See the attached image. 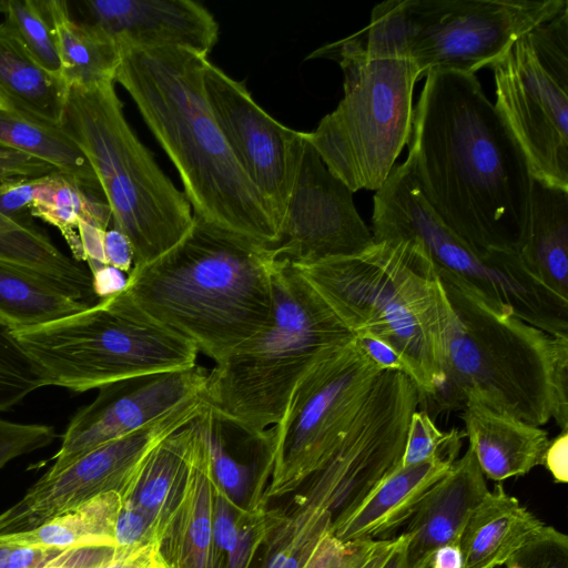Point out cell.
Segmentation results:
<instances>
[{
    "instance_id": "836d02e7",
    "label": "cell",
    "mask_w": 568,
    "mask_h": 568,
    "mask_svg": "<svg viewBox=\"0 0 568 568\" xmlns=\"http://www.w3.org/2000/svg\"><path fill=\"white\" fill-rule=\"evenodd\" d=\"M0 12L4 17L3 22L34 59L45 70L62 79L61 63L43 0L0 1Z\"/></svg>"
},
{
    "instance_id": "4dcf8cb0",
    "label": "cell",
    "mask_w": 568,
    "mask_h": 568,
    "mask_svg": "<svg viewBox=\"0 0 568 568\" xmlns=\"http://www.w3.org/2000/svg\"><path fill=\"white\" fill-rule=\"evenodd\" d=\"M121 504L118 493H105L48 519L31 530L3 535L0 539L29 547L114 548V527Z\"/></svg>"
},
{
    "instance_id": "7dc6e473",
    "label": "cell",
    "mask_w": 568,
    "mask_h": 568,
    "mask_svg": "<svg viewBox=\"0 0 568 568\" xmlns=\"http://www.w3.org/2000/svg\"><path fill=\"white\" fill-rule=\"evenodd\" d=\"M542 465L550 471L557 483L568 480V430H561L550 439Z\"/></svg>"
},
{
    "instance_id": "681fc988",
    "label": "cell",
    "mask_w": 568,
    "mask_h": 568,
    "mask_svg": "<svg viewBox=\"0 0 568 568\" xmlns=\"http://www.w3.org/2000/svg\"><path fill=\"white\" fill-rule=\"evenodd\" d=\"M355 339L368 357L383 371L395 369L405 373L404 364L388 345L371 337H355Z\"/></svg>"
},
{
    "instance_id": "74e56055",
    "label": "cell",
    "mask_w": 568,
    "mask_h": 568,
    "mask_svg": "<svg viewBox=\"0 0 568 568\" xmlns=\"http://www.w3.org/2000/svg\"><path fill=\"white\" fill-rule=\"evenodd\" d=\"M464 437L465 432L456 428L442 432L427 412L415 410L410 416L400 466L428 460Z\"/></svg>"
},
{
    "instance_id": "9a60e30c",
    "label": "cell",
    "mask_w": 568,
    "mask_h": 568,
    "mask_svg": "<svg viewBox=\"0 0 568 568\" xmlns=\"http://www.w3.org/2000/svg\"><path fill=\"white\" fill-rule=\"evenodd\" d=\"M204 91L233 155L281 229L304 132L274 120L255 102L244 82L210 61L204 71Z\"/></svg>"
},
{
    "instance_id": "d6a6232c",
    "label": "cell",
    "mask_w": 568,
    "mask_h": 568,
    "mask_svg": "<svg viewBox=\"0 0 568 568\" xmlns=\"http://www.w3.org/2000/svg\"><path fill=\"white\" fill-rule=\"evenodd\" d=\"M29 212L61 232L78 262L84 261L78 232L80 222L85 220L103 230H108L111 222V212L103 199L59 171L41 176Z\"/></svg>"
},
{
    "instance_id": "1f68e13d",
    "label": "cell",
    "mask_w": 568,
    "mask_h": 568,
    "mask_svg": "<svg viewBox=\"0 0 568 568\" xmlns=\"http://www.w3.org/2000/svg\"><path fill=\"white\" fill-rule=\"evenodd\" d=\"M0 258L49 274L99 302L90 270L62 253L31 214L10 216L0 212Z\"/></svg>"
},
{
    "instance_id": "9c48e42d",
    "label": "cell",
    "mask_w": 568,
    "mask_h": 568,
    "mask_svg": "<svg viewBox=\"0 0 568 568\" xmlns=\"http://www.w3.org/2000/svg\"><path fill=\"white\" fill-rule=\"evenodd\" d=\"M373 241H412L442 281L470 292L493 310L555 336H568V302L540 285L520 258L481 255L450 230L420 193L407 164L394 165L374 195Z\"/></svg>"
},
{
    "instance_id": "2e32d148",
    "label": "cell",
    "mask_w": 568,
    "mask_h": 568,
    "mask_svg": "<svg viewBox=\"0 0 568 568\" xmlns=\"http://www.w3.org/2000/svg\"><path fill=\"white\" fill-rule=\"evenodd\" d=\"M353 194L329 172L304 132L274 256L303 265L371 246L372 231L359 216Z\"/></svg>"
},
{
    "instance_id": "b9f144b4",
    "label": "cell",
    "mask_w": 568,
    "mask_h": 568,
    "mask_svg": "<svg viewBox=\"0 0 568 568\" xmlns=\"http://www.w3.org/2000/svg\"><path fill=\"white\" fill-rule=\"evenodd\" d=\"M372 541H343L333 532H328L301 568H352L363 557Z\"/></svg>"
},
{
    "instance_id": "e575fe53",
    "label": "cell",
    "mask_w": 568,
    "mask_h": 568,
    "mask_svg": "<svg viewBox=\"0 0 568 568\" xmlns=\"http://www.w3.org/2000/svg\"><path fill=\"white\" fill-rule=\"evenodd\" d=\"M49 382L36 361L0 320V412L8 410Z\"/></svg>"
},
{
    "instance_id": "6da1fadb",
    "label": "cell",
    "mask_w": 568,
    "mask_h": 568,
    "mask_svg": "<svg viewBox=\"0 0 568 568\" xmlns=\"http://www.w3.org/2000/svg\"><path fill=\"white\" fill-rule=\"evenodd\" d=\"M405 160L438 217L476 252L519 257L532 175L510 129L475 74H426Z\"/></svg>"
},
{
    "instance_id": "8992f818",
    "label": "cell",
    "mask_w": 568,
    "mask_h": 568,
    "mask_svg": "<svg viewBox=\"0 0 568 568\" xmlns=\"http://www.w3.org/2000/svg\"><path fill=\"white\" fill-rule=\"evenodd\" d=\"M272 288L267 327L216 362L204 388L210 408L255 432L278 423L314 363L354 338L294 264L275 257Z\"/></svg>"
},
{
    "instance_id": "8d00e7d4",
    "label": "cell",
    "mask_w": 568,
    "mask_h": 568,
    "mask_svg": "<svg viewBox=\"0 0 568 568\" xmlns=\"http://www.w3.org/2000/svg\"><path fill=\"white\" fill-rule=\"evenodd\" d=\"M280 516L281 507L242 510L234 534L215 551V568H252Z\"/></svg>"
},
{
    "instance_id": "e0dca14e",
    "label": "cell",
    "mask_w": 568,
    "mask_h": 568,
    "mask_svg": "<svg viewBox=\"0 0 568 568\" xmlns=\"http://www.w3.org/2000/svg\"><path fill=\"white\" fill-rule=\"evenodd\" d=\"M207 372L186 369L121 379L98 388V396L69 423L52 466L57 473L83 454L126 436L204 393Z\"/></svg>"
},
{
    "instance_id": "f907efd6",
    "label": "cell",
    "mask_w": 568,
    "mask_h": 568,
    "mask_svg": "<svg viewBox=\"0 0 568 568\" xmlns=\"http://www.w3.org/2000/svg\"><path fill=\"white\" fill-rule=\"evenodd\" d=\"M395 544L396 538L374 539L363 557L352 568H381Z\"/></svg>"
},
{
    "instance_id": "d590c367",
    "label": "cell",
    "mask_w": 568,
    "mask_h": 568,
    "mask_svg": "<svg viewBox=\"0 0 568 568\" xmlns=\"http://www.w3.org/2000/svg\"><path fill=\"white\" fill-rule=\"evenodd\" d=\"M113 557V547L73 549L29 547L0 539V568H101Z\"/></svg>"
},
{
    "instance_id": "cb8c5ba5",
    "label": "cell",
    "mask_w": 568,
    "mask_h": 568,
    "mask_svg": "<svg viewBox=\"0 0 568 568\" xmlns=\"http://www.w3.org/2000/svg\"><path fill=\"white\" fill-rule=\"evenodd\" d=\"M516 252L540 285L568 302V190L532 179L529 217Z\"/></svg>"
},
{
    "instance_id": "ab89813d",
    "label": "cell",
    "mask_w": 568,
    "mask_h": 568,
    "mask_svg": "<svg viewBox=\"0 0 568 568\" xmlns=\"http://www.w3.org/2000/svg\"><path fill=\"white\" fill-rule=\"evenodd\" d=\"M162 530V526L153 516L122 503L114 527L113 555L159 545Z\"/></svg>"
},
{
    "instance_id": "db71d44e",
    "label": "cell",
    "mask_w": 568,
    "mask_h": 568,
    "mask_svg": "<svg viewBox=\"0 0 568 568\" xmlns=\"http://www.w3.org/2000/svg\"><path fill=\"white\" fill-rule=\"evenodd\" d=\"M0 109L1 110H7V109H10V108H9V105L3 100L0 99Z\"/></svg>"
},
{
    "instance_id": "c3c4849f",
    "label": "cell",
    "mask_w": 568,
    "mask_h": 568,
    "mask_svg": "<svg viewBox=\"0 0 568 568\" xmlns=\"http://www.w3.org/2000/svg\"><path fill=\"white\" fill-rule=\"evenodd\" d=\"M93 291L100 300L111 296L126 286L124 273L104 264L90 265Z\"/></svg>"
},
{
    "instance_id": "4316f807",
    "label": "cell",
    "mask_w": 568,
    "mask_h": 568,
    "mask_svg": "<svg viewBox=\"0 0 568 568\" xmlns=\"http://www.w3.org/2000/svg\"><path fill=\"white\" fill-rule=\"evenodd\" d=\"M94 304L49 274L0 258V320L14 329L41 326Z\"/></svg>"
},
{
    "instance_id": "277c9868",
    "label": "cell",
    "mask_w": 568,
    "mask_h": 568,
    "mask_svg": "<svg viewBox=\"0 0 568 568\" xmlns=\"http://www.w3.org/2000/svg\"><path fill=\"white\" fill-rule=\"evenodd\" d=\"M275 256L194 221L155 261L132 267L124 290L152 318L215 363L267 327Z\"/></svg>"
},
{
    "instance_id": "f35d334b",
    "label": "cell",
    "mask_w": 568,
    "mask_h": 568,
    "mask_svg": "<svg viewBox=\"0 0 568 568\" xmlns=\"http://www.w3.org/2000/svg\"><path fill=\"white\" fill-rule=\"evenodd\" d=\"M504 566L506 568H568V537L556 528L545 525Z\"/></svg>"
},
{
    "instance_id": "f546056e",
    "label": "cell",
    "mask_w": 568,
    "mask_h": 568,
    "mask_svg": "<svg viewBox=\"0 0 568 568\" xmlns=\"http://www.w3.org/2000/svg\"><path fill=\"white\" fill-rule=\"evenodd\" d=\"M0 148L31 155L103 199L88 159L61 126L17 110L0 109Z\"/></svg>"
},
{
    "instance_id": "ac0fdd59",
    "label": "cell",
    "mask_w": 568,
    "mask_h": 568,
    "mask_svg": "<svg viewBox=\"0 0 568 568\" xmlns=\"http://www.w3.org/2000/svg\"><path fill=\"white\" fill-rule=\"evenodd\" d=\"M78 6L82 21L118 47H180L207 57L219 39L214 16L193 0H85Z\"/></svg>"
},
{
    "instance_id": "ee69618b",
    "label": "cell",
    "mask_w": 568,
    "mask_h": 568,
    "mask_svg": "<svg viewBox=\"0 0 568 568\" xmlns=\"http://www.w3.org/2000/svg\"><path fill=\"white\" fill-rule=\"evenodd\" d=\"M53 171L51 165L31 155L0 148V182L16 178H38Z\"/></svg>"
},
{
    "instance_id": "7a4b0ae2",
    "label": "cell",
    "mask_w": 568,
    "mask_h": 568,
    "mask_svg": "<svg viewBox=\"0 0 568 568\" xmlns=\"http://www.w3.org/2000/svg\"><path fill=\"white\" fill-rule=\"evenodd\" d=\"M114 81L130 94L174 164L194 221L229 237L272 250L280 229L248 180L210 109L209 59L180 47H119Z\"/></svg>"
},
{
    "instance_id": "816d5d0a",
    "label": "cell",
    "mask_w": 568,
    "mask_h": 568,
    "mask_svg": "<svg viewBox=\"0 0 568 568\" xmlns=\"http://www.w3.org/2000/svg\"><path fill=\"white\" fill-rule=\"evenodd\" d=\"M407 541L408 535L406 532L396 537V544L381 568H429L428 561L415 562L407 558Z\"/></svg>"
},
{
    "instance_id": "30bf717a",
    "label": "cell",
    "mask_w": 568,
    "mask_h": 568,
    "mask_svg": "<svg viewBox=\"0 0 568 568\" xmlns=\"http://www.w3.org/2000/svg\"><path fill=\"white\" fill-rule=\"evenodd\" d=\"M318 58L341 65L344 97L306 139L353 193L377 191L409 142L418 72L407 59H368L324 45L306 57Z\"/></svg>"
},
{
    "instance_id": "44dd1931",
    "label": "cell",
    "mask_w": 568,
    "mask_h": 568,
    "mask_svg": "<svg viewBox=\"0 0 568 568\" xmlns=\"http://www.w3.org/2000/svg\"><path fill=\"white\" fill-rule=\"evenodd\" d=\"M463 439L423 463L399 466L334 531L343 541L374 540L407 523L427 490L457 459Z\"/></svg>"
},
{
    "instance_id": "484cf974",
    "label": "cell",
    "mask_w": 568,
    "mask_h": 568,
    "mask_svg": "<svg viewBox=\"0 0 568 568\" xmlns=\"http://www.w3.org/2000/svg\"><path fill=\"white\" fill-rule=\"evenodd\" d=\"M544 527L539 518L498 484L466 524L459 540L462 568L504 566Z\"/></svg>"
},
{
    "instance_id": "60d3db41",
    "label": "cell",
    "mask_w": 568,
    "mask_h": 568,
    "mask_svg": "<svg viewBox=\"0 0 568 568\" xmlns=\"http://www.w3.org/2000/svg\"><path fill=\"white\" fill-rule=\"evenodd\" d=\"M54 437V429L49 425L0 418V469L17 457L49 446Z\"/></svg>"
},
{
    "instance_id": "8fae6325",
    "label": "cell",
    "mask_w": 568,
    "mask_h": 568,
    "mask_svg": "<svg viewBox=\"0 0 568 568\" xmlns=\"http://www.w3.org/2000/svg\"><path fill=\"white\" fill-rule=\"evenodd\" d=\"M488 68L495 106L532 178L568 190V7L516 40Z\"/></svg>"
},
{
    "instance_id": "ffe728a7",
    "label": "cell",
    "mask_w": 568,
    "mask_h": 568,
    "mask_svg": "<svg viewBox=\"0 0 568 568\" xmlns=\"http://www.w3.org/2000/svg\"><path fill=\"white\" fill-rule=\"evenodd\" d=\"M485 476L470 449L424 495L407 520V558L430 562L436 549L458 544L468 519L489 494Z\"/></svg>"
},
{
    "instance_id": "4fadbf2b",
    "label": "cell",
    "mask_w": 568,
    "mask_h": 568,
    "mask_svg": "<svg viewBox=\"0 0 568 568\" xmlns=\"http://www.w3.org/2000/svg\"><path fill=\"white\" fill-rule=\"evenodd\" d=\"M567 0H405L406 50L418 80L430 71L475 74Z\"/></svg>"
},
{
    "instance_id": "f5cc1de1",
    "label": "cell",
    "mask_w": 568,
    "mask_h": 568,
    "mask_svg": "<svg viewBox=\"0 0 568 568\" xmlns=\"http://www.w3.org/2000/svg\"><path fill=\"white\" fill-rule=\"evenodd\" d=\"M463 556L458 544L439 547L432 556L429 568H462Z\"/></svg>"
},
{
    "instance_id": "7402d4cb",
    "label": "cell",
    "mask_w": 568,
    "mask_h": 568,
    "mask_svg": "<svg viewBox=\"0 0 568 568\" xmlns=\"http://www.w3.org/2000/svg\"><path fill=\"white\" fill-rule=\"evenodd\" d=\"M463 408L468 447L485 477L500 483L542 465L550 442L545 429L477 402L467 400Z\"/></svg>"
},
{
    "instance_id": "ba28073f",
    "label": "cell",
    "mask_w": 568,
    "mask_h": 568,
    "mask_svg": "<svg viewBox=\"0 0 568 568\" xmlns=\"http://www.w3.org/2000/svg\"><path fill=\"white\" fill-rule=\"evenodd\" d=\"M49 386L87 392L125 378L186 369L197 348L148 315L125 290L58 321L14 329Z\"/></svg>"
},
{
    "instance_id": "3957f363",
    "label": "cell",
    "mask_w": 568,
    "mask_h": 568,
    "mask_svg": "<svg viewBox=\"0 0 568 568\" xmlns=\"http://www.w3.org/2000/svg\"><path fill=\"white\" fill-rule=\"evenodd\" d=\"M295 266L354 337L394 349L418 389L419 404L442 387L455 315L418 244L374 242L352 255Z\"/></svg>"
},
{
    "instance_id": "f1b7e54d",
    "label": "cell",
    "mask_w": 568,
    "mask_h": 568,
    "mask_svg": "<svg viewBox=\"0 0 568 568\" xmlns=\"http://www.w3.org/2000/svg\"><path fill=\"white\" fill-rule=\"evenodd\" d=\"M43 6L68 88L114 80L121 60L114 39L93 24L74 20L67 1L43 0Z\"/></svg>"
},
{
    "instance_id": "7c38bea8",
    "label": "cell",
    "mask_w": 568,
    "mask_h": 568,
    "mask_svg": "<svg viewBox=\"0 0 568 568\" xmlns=\"http://www.w3.org/2000/svg\"><path fill=\"white\" fill-rule=\"evenodd\" d=\"M382 371L354 337L321 357L300 378L273 426L274 465L266 501L295 491L328 459Z\"/></svg>"
},
{
    "instance_id": "d4e9b609",
    "label": "cell",
    "mask_w": 568,
    "mask_h": 568,
    "mask_svg": "<svg viewBox=\"0 0 568 568\" xmlns=\"http://www.w3.org/2000/svg\"><path fill=\"white\" fill-rule=\"evenodd\" d=\"M197 436L196 417L161 440L138 468L121 501L150 514L164 529L186 495Z\"/></svg>"
},
{
    "instance_id": "5b68a950",
    "label": "cell",
    "mask_w": 568,
    "mask_h": 568,
    "mask_svg": "<svg viewBox=\"0 0 568 568\" xmlns=\"http://www.w3.org/2000/svg\"><path fill=\"white\" fill-rule=\"evenodd\" d=\"M454 311L445 382L436 412L467 400L534 426L551 418L568 430V336H555L499 313L465 288L442 281Z\"/></svg>"
},
{
    "instance_id": "52a82bcc",
    "label": "cell",
    "mask_w": 568,
    "mask_h": 568,
    "mask_svg": "<svg viewBox=\"0 0 568 568\" xmlns=\"http://www.w3.org/2000/svg\"><path fill=\"white\" fill-rule=\"evenodd\" d=\"M61 128L83 152L111 212L129 239L133 267L149 264L192 230V207L131 129L115 81L68 88Z\"/></svg>"
},
{
    "instance_id": "5bb4252c",
    "label": "cell",
    "mask_w": 568,
    "mask_h": 568,
    "mask_svg": "<svg viewBox=\"0 0 568 568\" xmlns=\"http://www.w3.org/2000/svg\"><path fill=\"white\" fill-rule=\"evenodd\" d=\"M205 406L201 394L149 425L83 454L61 470L47 471L0 514V536L31 530L105 493L121 496L149 453Z\"/></svg>"
},
{
    "instance_id": "7bdbcfd3",
    "label": "cell",
    "mask_w": 568,
    "mask_h": 568,
    "mask_svg": "<svg viewBox=\"0 0 568 568\" xmlns=\"http://www.w3.org/2000/svg\"><path fill=\"white\" fill-rule=\"evenodd\" d=\"M41 176L16 178L0 182V212L10 216L30 214L29 206L40 186Z\"/></svg>"
},
{
    "instance_id": "d6986e66",
    "label": "cell",
    "mask_w": 568,
    "mask_h": 568,
    "mask_svg": "<svg viewBox=\"0 0 568 568\" xmlns=\"http://www.w3.org/2000/svg\"><path fill=\"white\" fill-rule=\"evenodd\" d=\"M197 419L215 487L242 510L265 507V490L274 465L273 427L250 430L207 405Z\"/></svg>"
},
{
    "instance_id": "603a6c76",
    "label": "cell",
    "mask_w": 568,
    "mask_h": 568,
    "mask_svg": "<svg viewBox=\"0 0 568 568\" xmlns=\"http://www.w3.org/2000/svg\"><path fill=\"white\" fill-rule=\"evenodd\" d=\"M199 436L186 495L166 523L159 551L169 568H215L213 545L214 484L206 444Z\"/></svg>"
},
{
    "instance_id": "bcb514c9",
    "label": "cell",
    "mask_w": 568,
    "mask_h": 568,
    "mask_svg": "<svg viewBox=\"0 0 568 568\" xmlns=\"http://www.w3.org/2000/svg\"><path fill=\"white\" fill-rule=\"evenodd\" d=\"M101 568H169L159 551V545H150L125 554L113 555Z\"/></svg>"
},
{
    "instance_id": "f6af8a7d",
    "label": "cell",
    "mask_w": 568,
    "mask_h": 568,
    "mask_svg": "<svg viewBox=\"0 0 568 568\" xmlns=\"http://www.w3.org/2000/svg\"><path fill=\"white\" fill-rule=\"evenodd\" d=\"M103 252L105 264L123 273L133 267V248L124 233L112 227L104 232Z\"/></svg>"
},
{
    "instance_id": "83f0119b",
    "label": "cell",
    "mask_w": 568,
    "mask_h": 568,
    "mask_svg": "<svg viewBox=\"0 0 568 568\" xmlns=\"http://www.w3.org/2000/svg\"><path fill=\"white\" fill-rule=\"evenodd\" d=\"M68 85L45 70L18 36L0 23V99L10 109L61 126Z\"/></svg>"
}]
</instances>
